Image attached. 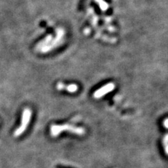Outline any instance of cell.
<instances>
[{
	"mask_svg": "<svg viewBox=\"0 0 168 168\" xmlns=\"http://www.w3.org/2000/svg\"><path fill=\"white\" fill-rule=\"evenodd\" d=\"M67 131L69 133H74L78 135H82L85 133V130H83L82 128L75 127L74 125H71L69 124L64 125H53L50 127V133L53 137L58 136L62 132Z\"/></svg>",
	"mask_w": 168,
	"mask_h": 168,
	"instance_id": "obj_1",
	"label": "cell"
},
{
	"mask_svg": "<svg viewBox=\"0 0 168 168\" xmlns=\"http://www.w3.org/2000/svg\"><path fill=\"white\" fill-rule=\"evenodd\" d=\"M115 88V85L113 83H109L106 85L102 86V88H100L97 90V91H95L93 94V97L96 99H99V98L105 96L106 94L109 93V92L114 91Z\"/></svg>",
	"mask_w": 168,
	"mask_h": 168,
	"instance_id": "obj_2",
	"label": "cell"
},
{
	"mask_svg": "<svg viewBox=\"0 0 168 168\" xmlns=\"http://www.w3.org/2000/svg\"><path fill=\"white\" fill-rule=\"evenodd\" d=\"M31 115H32V111H31L30 109H25L24 113H23V117H22V125L21 127L19 128V130L17 132V134H20L22 133V132H24L25 129H26L27 126L29 123L30 119H31Z\"/></svg>",
	"mask_w": 168,
	"mask_h": 168,
	"instance_id": "obj_3",
	"label": "cell"
},
{
	"mask_svg": "<svg viewBox=\"0 0 168 168\" xmlns=\"http://www.w3.org/2000/svg\"><path fill=\"white\" fill-rule=\"evenodd\" d=\"M56 88L58 90V91H66L69 92H76L78 91V87L76 84H69V85H64V83H58L56 86Z\"/></svg>",
	"mask_w": 168,
	"mask_h": 168,
	"instance_id": "obj_4",
	"label": "cell"
},
{
	"mask_svg": "<svg viewBox=\"0 0 168 168\" xmlns=\"http://www.w3.org/2000/svg\"><path fill=\"white\" fill-rule=\"evenodd\" d=\"M167 134H165L163 139H162V144H163L165 152L166 154H167Z\"/></svg>",
	"mask_w": 168,
	"mask_h": 168,
	"instance_id": "obj_5",
	"label": "cell"
},
{
	"mask_svg": "<svg viewBox=\"0 0 168 168\" xmlns=\"http://www.w3.org/2000/svg\"><path fill=\"white\" fill-rule=\"evenodd\" d=\"M164 125L165 128H167V119H165V122H164Z\"/></svg>",
	"mask_w": 168,
	"mask_h": 168,
	"instance_id": "obj_6",
	"label": "cell"
}]
</instances>
